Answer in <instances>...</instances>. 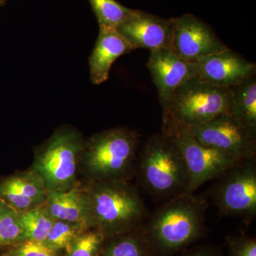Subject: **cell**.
Returning <instances> with one entry per match:
<instances>
[{"mask_svg": "<svg viewBox=\"0 0 256 256\" xmlns=\"http://www.w3.org/2000/svg\"><path fill=\"white\" fill-rule=\"evenodd\" d=\"M208 202L194 194L166 201L146 217L141 229L154 256H174L198 242L206 230Z\"/></svg>", "mask_w": 256, "mask_h": 256, "instance_id": "cell-1", "label": "cell"}, {"mask_svg": "<svg viewBox=\"0 0 256 256\" xmlns=\"http://www.w3.org/2000/svg\"><path fill=\"white\" fill-rule=\"evenodd\" d=\"M87 200V226L105 238L142 226L148 210L139 190L124 180L84 183Z\"/></svg>", "mask_w": 256, "mask_h": 256, "instance_id": "cell-2", "label": "cell"}, {"mask_svg": "<svg viewBox=\"0 0 256 256\" xmlns=\"http://www.w3.org/2000/svg\"><path fill=\"white\" fill-rule=\"evenodd\" d=\"M138 146V133L124 128L107 130L86 140L79 164L82 182H130L136 174Z\"/></svg>", "mask_w": 256, "mask_h": 256, "instance_id": "cell-3", "label": "cell"}, {"mask_svg": "<svg viewBox=\"0 0 256 256\" xmlns=\"http://www.w3.org/2000/svg\"><path fill=\"white\" fill-rule=\"evenodd\" d=\"M141 188L156 200L188 194V174L182 153L162 132L148 138L138 154L136 174Z\"/></svg>", "mask_w": 256, "mask_h": 256, "instance_id": "cell-4", "label": "cell"}, {"mask_svg": "<svg viewBox=\"0 0 256 256\" xmlns=\"http://www.w3.org/2000/svg\"><path fill=\"white\" fill-rule=\"evenodd\" d=\"M85 142L78 130L64 126L37 148L30 170L43 178L48 192L68 191L82 184L79 164Z\"/></svg>", "mask_w": 256, "mask_h": 256, "instance_id": "cell-5", "label": "cell"}, {"mask_svg": "<svg viewBox=\"0 0 256 256\" xmlns=\"http://www.w3.org/2000/svg\"><path fill=\"white\" fill-rule=\"evenodd\" d=\"M232 88L194 77L184 84L162 106L163 124L191 128L229 114Z\"/></svg>", "mask_w": 256, "mask_h": 256, "instance_id": "cell-6", "label": "cell"}, {"mask_svg": "<svg viewBox=\"0 0 256 256\" xmlns=\"http://www.w3.org/2000/svg\"><path fill=\"white\" fill-rule=\"evenodd\" d=\"M162 133L182 154L188 170V194L195 193L202 185L244 163L224 152L198 142L186 128L163 124Z\"/></svg>", "mask_w": 256, "mask_h": 256, "instance_id": "cell-7", "label": "cell"}, {"mask_svg": "<svg viewBox=\"0 0 256 256\" xmlns=\"http://www.w3.org/2000/svg\"><path fill=\"white\" fill-rule=\"evenodd\" d=\"M212 203L220 213L250 222L256 216V166L254 161L234 166L216 178L210 188Z\"/></svg>", "mask_w": 256, "mask_h": 256, "instance_id": "cell-8", "label": "cell"}, {"mask_svg": "<svg viewBox=\"0 0 256 256\" xmlns=\"http://www.w3.org/2000/svg\"><path fill=\"white\" fill-rule=\"evenodd\" d=\"M186 129L198 142L224 152L240 162L255 160L256 133L230 114H222L202 126Z\"/></svg>", "mask_w": 256, "mask_h": 256, "instance_id": "cell-9", "label": "cell"}, {"mask_svg": "<svg viewBox=\"0 0 256 256\" xmlns=\"http://www.w3.org/2000/svg\"><path fill=\"white\" fill-rule=\"evenodd\" d=\"M173 23L170 48L186 62L194 64L208 56L229 50L206 24L194 14L173 18Z\"/></svg>", "mask_w": 256, "mask_h": 256, "instance_id": "cell-10", "label": "cell"}, {"mask_svg": "<svg viewBox=\"0 0 256 256\" xmlns=\"http://www.w3.org/2000/svg\"><path fill=\"white\" fill-rule=\"evenodd\" d=\"M196 77L216 86L232 88L255 76L256 64L230 48L194 63Z\"/></svg>", "mask_w": 256, "mask_h": 256, "instance_id": "cell-11", "label": "cell"}, {"mask_svg": "<svg viewBox=\"0 0 256 256\" xmlns=\"http://www.w3.org/2000/svg\"><path fill=\"white\" fill-rule=\"evenodd\" d=\"M134 50H151L171 48L174 23L173 18L166 20L140 10L132 14L117 28Z\"/></svg>", "mask_w": 256, "mask_h": 256, "instance_id": "cell-12", "label": "cell"}, {"mask_svg": "<svg viewBox=\"0 0 256 256\" xmlns=\"http://www.w3.org/2000/svg\"><path fill=\"white\" fill-rule=\"evenodd\" d=\"M148 68L158 89L162 106L178 88L196 77L194 64L180 58L169 48L151 50Z\"/></svg>", "mask_w": 256, "mask_h": 256, "instance_id": "cell-13", "label": "cell"}, {"mask_svg": "<svg viewBox=\"0 0 256 256\" xmlns=\"http://www.w3.org/2000/svg\"><path fill=\"white\" fill-rule=\"evenodd\" d=\"M47 196L43 178L31 170L0 180V200L21 213L44 204Z\"/></svg>", "mask_w": 256, "mask_h": 256, "instance_id": "cell-14", "label": "cell"}, {"mask_svg": "<svg viewBox=\"0 0 256 256\" xmlns=\"http://www.w3.org/2000/svg\"><path fill=\"white\" fill-rule=\"evenodd\" d=\"M99 28L98 37L89 58L90 80L94 85L107 82L114 62L134 50L117 28Z\"/></svg>", "mask_w": 256, "mask_h": 256, "instance_id": "cell-15", "label": "cell"}, {"mask_svg": "<svg viewBox=\"0 0 256 256\" xmlns=\"http://www.w3.org/2000/svg\"><path fill=\"white\" fill-rule=\"evenodd\" d=\"M47 210L54 220L82 224L87 230V200L84 184L68 191L48 192Z\"/></svg>", "mask_w": 256, "mask_h": 256, "instance_id": "cell-16", "label": "cell"}, {"mask_svg": "<svg viewBox=\"0 0 256 256\" xmlns=\"http://www.w3.org/2000/svg\"><path fill=\"white\" fill-rule=\"evenodd\" d=\"M229 114L252 132L256 133V76L232 88Z\"/></svg>", "mask_w": 256, "mask_h": 256, "instance_id": "cell-17", "label": "cell"}, {"mask_svg": "<svg viewBox=\"0 0 256 256\" xmlns=\"http://www.w3.org/2000/svg\"><path fill=\"white\" fill-rule=\"evenodd\" d=\"M98 256H154L141 227L105 239Z\"/></svg>", "mask_w": 256, "mask_h": 256, "instance_id": "cell-18", "label": "cell"}, {"mask_svg": "<svg viewBox=\"0 0 256 256\" xmlns=\"http://www.w3.org/2000/svg\"><path fill=\"white\" fill-rule=\"evenodd\" d=\"M22 214L0 200V249L9 248L26 240Z\"/></svg>", "mask_w": 256, "mask_h": 256, "instance_id": "cell-19", "label": "cell"}, {"mask_svg": "<svg viewBox=\"0 0 256 256\" xmlns=\"http://www.w3.org/2000/svg\"><path fill=\"white\" fill-rule=\"evenodd\" d=\"M21 222L26 240L43 244L55 223L45 204L22 214Z\"/></svg>", "mask_w": 256, "mask_h": 256, "instance_id": "cell-20", "label": "cell"}, {"mask_svg": "<svg viewBox=\"0 0 256 256\" xmlns=\"http://www.w3.org/2000/svg\"><path fill=\"white\" fill-rule=\"evenodd\" d=\"M100 26L118 28L133 12L116 0H88Z\"/></svg>", "mask_w": 256, "mask_h": 256, "instance_id": "cell-21", "label": "cell"}, {"mask_svg": "<svg viewBox=\"0 0 256 256\" xmlns=\"http://www.w3.org/2000/svg\"><path fill=\"white\" fill-rule=\"evenodd\" d=\"M86 230H88L82 224L55 220L44 244L54 252H62L74 239Z\"/></svg>", "mask_w": 256, "mask_h": 256, "instance_id": "cell-22", "label": "cell"}, {"mask_svg": "<svg viewBox=\"0 0 256 256\" xmlns=\"http://www.w3.org/2000/svg\"><path fill=\"white\" fill-rule=\"evenodd\" d=\"M105 237L98 230L90 229L76 237L64 250L63 256H98Z\"/></svg>", "mask_w": 256, "mask_h": 256, "instance_id": "cell-23", "label": "cell"}, {"mask_svg": "<svg viewBox=\"0 0 256 256\" xmlns=\"http://www.w3.org/2000/svg\"><path fill=\"white\" fill-rule=\"evenodd\" d=\"M0 256H63L50 250L43 242L26 240L8 248Z\"/></svg>", "mask_w": 256, "mask_h": 256, "instance_id": "cell-24", "label": "cell"}, {"mask_svg": "<svg viewBox=\"0 0 256 256\" xmlns=\"http://www.w3.org/2000/svg\"><path fill=\"white\" fill-rule=\"evenodd\" d=\"M227 244L230 256H256V240L245 234L228 236Z\"/></svg>", "mask_w": 256, "mask_h": 256, "instance_id": "cell-25", "label": "cell"}, {"mask_svg": "<svg viewBox=\"0 0 256 256\" xmlns=\"http://www.w3.org/2000/svg\"><path fill=\"white\" fill-rule=\"evenodd\" d=\"M180 256H224L218 249L213 246H203L194 248L184 252Z\"/></svg>", "mask_w": 256, "mask_h": 256, "instance_id": "cell-26", "label": "cell"}, {"mask_svg": "<svg viewBox=\"0 0 256 256\" xmlns=\"http://www.w3.org/2000/svg\"><path fill=\"white\" fill-rule=\"evenodd\" d=\"M6 2H8V0H0V6H2L6 4Z\"/></svg>", "mask_w": 256, "mask_h": 256, "instance_id": "cell-27", "label": "cell"}]
</instances>
